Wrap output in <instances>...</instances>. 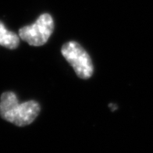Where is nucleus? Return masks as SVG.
<instances>
[{
	"instance_id": "nucleus-1",
	"label": "nucleus",
	"mask_w": 153,
	"mask_h": 153,
	"mask_svg": "<svg viewBox=\"0 0 153 153\" xmlns=\"http://www.w3.org/2000/svg\"><path fill=\"white\" fill-rule=\"evenodd\" d=\"M41 111L39 103L30 100L19 103L17 96L13 91L3 92L0 97V117L17 127L30 124Z\"/></svg>"
},
{
	"instance_id": "nucleus-2",
	"label": "nucleus",
	"mask_w": 153,
	"mask_h": 153,
	"mask_svg": "<svg viewBox=\"0 0 153 153\" xmlns=\"http://www.w3.org/2000/svg\"><path fill=\"white\" fill-rule=\"evenodd\" d=\"M61 53L80 78L86 80L92 76L94 67L91 57L79 43L74 41L65 43Z\"/></svg>"
},
{
	"instance_id": "nucleus-3",
	"label": "nucleus",
	"mask_w": 153,
	"mask_h": 153,
	"mask_svg": "<svg viewBox=\"0 0 153 153\" xmlns=\"http://www.w3.org/2000/svg\"><path fill=\"white\" fill-rule=\"evenodd\" d=\"M54 30V21L50 14L43 13L36 21L19 30L20 39L31 46H42L48 42Z\"/></svg>"
},
{
	"instance_id": "nucleus-4",
	"label": "nucleus",
	"mask_w": 153,
	"mask_h": 153,
	"mask_svg": "<svg viewBox=\"0 0 153 153\" xmlns=\"http://www.w3.org/2000/svg\"><path fill=\"white\" fill-rule=\"evenodd\" d=\"M19 34L6 28L4 24L0 20V45L9 49H16L20 45Z\"/></svg>"
}]
</instances>
